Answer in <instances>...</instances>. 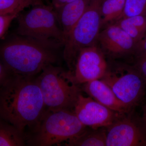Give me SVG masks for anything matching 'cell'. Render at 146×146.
<instances>
[{
    "label": "cell",
    "mask_w": 146,
    "mask_h": 146,
    "mask_svg": "<svg viewBox=\"0 0 146 146\" xmlns=\"http://www.w3.org/2000/svg\"><path fill=\"white\" fill-rule=\"evenodd\" d=\"M46 110L35 77L23 76L11 72L1 85V119L14 126L24 136L35 127Z\"/></svg>",
    "instance_id": "obj_1"
},
{
    "label": "cell",
    "mask_w": 146,
    "mask_h": 146,
    "mask_svg": "<svg viewBox=\"0 0 146 146\" xmlns=\"http://www.w3.org/2000/svg\"><path fill=\"white\" fill-rule=\"evenodd\" d=\"M62 46L63 44L56 40L15 34L1 45V61L15 74L35 77L47 65L57 62L58 50Z\"/></svg>",
    "instance_id": "obj_2"
},
{
    "label": "cell",
    "mask_w": 146,
    "mask_h": 146,
    "mask_svg": "<svg viewBox=\"0 0 146 146\" xmlns=\"http://www.w3.org/2000/svg\"><path fill=\"white\" fill-rule=\"evenodd\" d=\"M87 127L73 110L52 111L46 109L35 127L26 134L27 145L64 144L83 133Z\"/></svg>",
    "instance_id": "obj_3"
},
{
    "label": "cell",
    "mask_w": 146,
    "mask_h": 146,
    "mask_svg": "<svg viewBox=\"0 0 146 146\" xmlns=\"http://www.w3.org/2000/svg\"><path fill=\"white\" fill-rule=\"evenodd\" d=\"M36 80L46 109L73 111L82 89L73 81L68 71L50 64L43 69Z\"/></svg>",
    "instance_id": "obj_4"
},
{
    "label": "cell",
    "mask_w": 146,
    "mask_h": 146,
    "mask_svg": "<svg viewBox=\"0 0 146 146\" xmlns=\"http://www.w3.org/2000/svg\"><path fill=\"white\" fill-rule=\"evenodd\" d=\"M103 0H91L88 8L66 38L63 58L69 71L72 68L80 50L97 44L101 28V5Z\"/></svg>",
    "instance_id": "obj_5"
},
{
    "label": "cell",
    "mask_w": 146,
    "mask_h": 146,
    "mask_svg": "<svg viewBox=\"0 0 146 146\" xmlns=\"http://www.w3.org/2000/svg\"><path fill=\"white\" fill-rule=\"evenodd\" d=\"M16 34L42 40H56L64 45L65 39L52 6L44 4L33 7L17 18Z\"/></svg>",
    "instance_id": "obj_6"
},
{
    "label": "cell",
    "mask_w": 146,
    "mask_h": 146,
    "mask_svg": "<svg viewBox=\"0 0 146 146\" xmlns=\"http://www.w3.org/2000/svg\"><path fill=\"white\" fill-rule=\"evenodd\" d=\"M100 79L132 109L140 104L145 96L146 81L134 65L117 62L108 63L107 70Z\"/></svg>",
    "instance_id": "obj_7"
},
{
    "label": "cell",
    "mask_w": 146,
    "mask_h": 146,
    "mask_svg": "<svg viewBox=\"0 0 146 146\" xmlns=\"http://www.w3.org/2000/svg\"><path fill=\"white\" fill-rule=\"evenodd\" d=\"M108 63L106 56L97 44L82 49L76 56L70 71L73 81L80 85L100 79L105 74Z\"/></svg>",
    "instance_id": "obj_8"
},
{
    "label": "cell",
    "mask_w": 146,
    "mask_h": 146,
    "mask_svg": "<svg viewBox=\"0 0 146 146\" xmlns=\"http://www.w3.org/2000/svg\"><path fill=\"white\" fill-rule=\"evenodd\" d=\"M129 113L121 115L106 127V146H146V131L140 119Z\"/></svg>",
    "instance_id": "obj_9"
},
{
    "label": "cell",
    "mask_w": 146,
    "mask_h": 146,
    "mask_svg": "<svg viewBox=\"0 0 146 146\" xmlns=\"http://www.w3.org/2000/svg\"><path fill=\"white\" fill-rule=\"evenodd\" d=\"M97 44L106 56L112 60L134 55L136 42L116 24L100 32Z\"/></svg>",
    "instance_id": "obj_10"
},
{
    "label": "cell",
    "mask_w": 146,
    "mask_h": 146,
    "mask_svg": "<svg viewBox=\"0 0 146 146\" xmlns=\"http://www.w3.org/2000/svg\"><path fill=\"white\" fill-rule=\"evenodd\" d=\"M73 111L83 125L95 129L108 127L123 115L108 108L91 97L84 96L82 94Z\"/></svg>",
    "instance_id": "obj_11"
},
{
    "label": "cell",
    "mask_w": 146,
    "mask_h": 146,
    "mask_svg": "<svg viewBox=\"0 0 146 146\" xmlns=\"http://www.w3.org/2000/svg\"><path fill=\"white\" fill-rule=\"evenodd\" d=\"M82 85V91L111 110L121 115L132 112V108L121 101L111 88L102 80H95Z\"/></svg>",
    "instance_id": "obj_12"
},
{
    "label": "cell",
    "mask_w": 146,
    "mask_h": 146,
    "mask_svg": "<svg viewBox=\"0 0 146 146\" xmlns=\"http://www.w3.org/2000/svg\"><path fill=\"white\" fill-rule=\"evenodd\" d=\"M91 1L76 0L55 9L65 40L73 28L86 11Z\"/></svg>",
    "instance_id": "obj_13"
},
{
    "label": "cell",
    "mask_w": 146,
    "mask_h": 146,
    "mask_svg": "<svg viewBox=\"0 0 146 146\" xmlns=\"http://www.w3.org/2000/svg\"><path fill=\"white\" fill-rule=\"evenodd\" d=\"M69 146H106V127L89 129L64 144Z\"/></svg>",
    "instance_id": "obj_14"
},
{
    "label": "cell",
    "mask_w": 146,
    "mask_h": 146,
    "mask_svg": "<svg viewBox=\"0 0 146 146\" xmlns=\"http://www.w3.org/2000/svg\"><path fill=\"white\" fill-rule=\"evenodd\" d=\"M114 24L122 29L136 44L146 33V16L145 15L121 18Z\"/></svg>",
    "instance_id": "obj_15"
},
{
    "label": "cell",
    "mask_w": 146,
    "mask_h": 146,
    "mask_svg": "<svg viewBox=\"0 0 146 146\" xmlns=\"http://www.w3.org/2000/svg\"><path fill=\"white\" fill-rule=\"evenodd\" d=\"M126 0H103L101 5V28L115 23L122 16Z\"/></svg>",
    "instance_id": "obj_16"
},
{
    "label": "cell",
    "mask_w": 146,
    "mask_h": 146,
    "mask_svg": "<svg viewBox=\"0 0 146 146\" xmlns=\"http://www.w3.org/2000/svg\"><path fill=\"white\" fill-rule=\"evenodd\" d=\"M27 145L25 137L14 126L1 119L0 146Z\"/></svg>",
    "instance_id": "obj_17"
},
{
    "label": "cell",
    "mask_w": 146,
    "mask_h": 146,
    "mask_svg": "<svg viewBox=\"0 0 146 146\" xmlns=\"http://www.w3.org/2000/svg\"><path fill=\"white\" fill-rule=\"evenodd\" d=\"M42 4V0H0V15L20 14L25 8Z\"/></svg>",
    "instance_id": "obj_18"
},
{
    "label": "cell",
    "mask_w": 146,
    "mask_h": 146,
    "mask_svg": "<svg viewBox=\"0 0 146 146\" xmlns=\"http://www.w3.org/2000/svg\"><path fill=\"white\" fill-rule=\"evenodd\" d=\"M140 15L146 16V0H126L121 19Z\"/></svg>",
    "instance_id": "obj_19"
},
{
    "label": "cell",
    "mask_w": 146,
    "mask_h": 146,
    "mask_svg": "<svg viewBox=\"0 0 146 146\" xmlns=\"http://www.w3.org/2000/svg\"><path fill=\"white\" fill-rule=\"evenodd\" d=\"M19 14L16 13L0 15V38H5L11 23L15 18H17Z\"/></svg>",
    "instance_id": "obj_20"
},
{
    "label": "cell",
    "mask_w": 146,
    "mask_h": 146,
    "mask_svg": "<svg viewBox=\"0 0 146 146\" xmlns=\"http://www.w3.org/2000/svg\"><path fill=\"white\" fill-rule=\"evenodd\" d=\"M134 56L136 59L146 56V33L136 44Z\"/></svg>",
    "instance_id": "obj_21"
},
{
    "label": "cell",
    "mask_w": 146,
    "mask_h": 146,
    "mask_svg": "<svg viewBox=\"0 0 146 146\" xmlns=\"http://www.w3.org/2000/svg\"><path fill=\"white\" fill-rule=\"evenodd\" d=\"M134 66L139 71L146 82V56L136 59Z\"/></svg>",
    "instance_id": "obj_22"
},
{
    "label": "cell",
    "mask_w": 146,
    "mask_h": 146,
    "mask_svg": "<svg viewBox=\"0 0 146 146\" xmlns=\"http://www.w3.org/2000/svg\"><path fill=\"white\" fill-rule=\"evenodd\" d=\"M76 0H52V5L54 9H56L61 7L68 3L74 1Z\"/></svg>",
    "instance_id": "obj_23"
},
{
    "label": "cell",
    "mask_w": 146,
    "mask_h": 146,
    "mask_svg": "<svg viewBox=\"0 0 146 146\" xmlns=\"http://www.w3.org/2000/svg\"><path fill=\"white\" fill-rule=\"evenodd\" d=\"M140 120L146 131V104L142 107V115Z\"/></svg>",
    "instance_id": "obj_24"
}]
</instances>
